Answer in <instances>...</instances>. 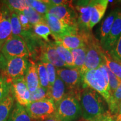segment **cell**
Wrapping results in <instances>:
<instances>
[{"label": "cell", "mask_w": 121, "mask_h": 121, "mask_svg": "<svg viewBox=\"0 0 121 121\" xmlns=\"http://www.w3.org/2000/svg\"><path fill=\"white\" fill-rule=\"evenodd\" d=\"M81 117L87 121H94L107 112L104 99L89 87H85L78 95Z\"/></svg>", "instance_id": "6da1fadb"}, {"label": "cell", "mask_w": 121, "mask_h": 121, "mask_svg": "<svg viewBox=\"0 0 121 121\" xmlns=\"http://www.w3.org/2000/svg\"><path fill=\"white\" fill-rule=\"evenodd\" d=\"M82 75L84 87H89L96 91L108 105L111 99L112 93L108 73L104 63H103L98 69L87 70Z\"/></svg>", "instance_id": "7a4b0ae2"}, {"label": "cell", "mask_w": 121, "mask_h": 121, "mask_svg": "<svg viewBox=\"0 0 121 121\" xmlns=\"http://www.w3.org/2000/svg\"><path fill=\"white\" fill-rule=\"evenodd\" d=\"M55 116L60 121H76L81 116V109L78 95L68 91L56 105Z\"/></svg>", "instance_id": "3957f363"}, {"label": "cell", "mask_w": 121, "mask_h": 121, "mask_svg": "<svg viewBox=\"0 0 121 121\" xmlns=\"http://www.w3.org/2000/svg\"><path fill=\"white\" fill-rule=\"evenodd\" d=\"M29 62L28 57H14L6 60L0 55V71L2 76L11 82L15 79L25 77Z\"/></svg>", "instance_id": "277c9868"}, {"label": "cell", "mask_w": 121, "mask_h": 121, "mask_svg": "<svg viewBox=\"0 0 121 121\" xmlns=\"http://www.w3.org/2000/svg\"><path fill=\"white\" fill-rule=\"evenodd\" d=\"M104 49L100 43L94 37L91 35L86 44V54L84 67L81 69V73L90 69H96L103 63V54Z\"/></svg>", "instance_id": "5b68a950"}, {"label": "cell", "mask_w": 121, "mask_h": 121, "mask_svg": "<svg viewBox=\"0 0 121 121\" xmlns=\"http://www.w3.org/2000/svg\"><path fill=\"white\" fill-rule=\"evenodd\" d=\"M57 76L65 83L67 92L72 91L78 95L84 87L82 75L78 68H58Z\"/></svg>", "instance_id": "8992f818"}, {"label": "cell", "mask_w": 121, "mask_h": 121, "mask_svg": "<svg viewBox=\"0 0 121 121\" xmlns=\"http://www.w3.org/2000/svg\"><path fill=\"white\" fill-rule=\"evenodd\" d=\"M25 109L33 121H42L55 115L56 112V104L51 99L31 102Z\"/></svg>", "instance_id": "52a82bcc"}, {"label": "cell", "mask_w": 121, "mask_h": 121, "mask_svg": "<svg viewBox=\"0 0 121 121\" xmlns=\"http://www.w3.org/2000/svg\"><path fill=\"white\" fill-rule=\"evenodd\" d=\"M0 55L7 60L14 57H28L30 52L28 45L23 39L20 37L11 35L3 45Z\"/></svg>", "instance_id": "ba28073f"}, {"label": "cell", "mask_w": 121, "mask_h": 121, "mask_svg": "<svg viewBox=\"0 0 121 121\" xmlns=\"http://www.w3.org/2000/svg\"><path fill=\"white\" fill-rule=\"evenodd\" d=\"M92 34L91 30L79 29L78 32L62 36L55 41L71 51L86 46L87 42Z\"/></svg>", "instance_id": "9c48e42d"}, {"label": "cell", "mask_w": 121, "mask_h": 121, "mask_svg": "<svg viewBox=\"0 0 121 121\" xmlns=\"http://www.w3.org/2000/svg\"><path fill=\"white\" fill-rule=\"evenodd\" d=\"M47 14L55 16L69 26L78 28V13L72 4V1L66 5L49 7Z\"/></svg>", "instance_id": "30bf717a"}, {"label": "cell", "mask_w": 121, "mask_h": 121, "mask_svg": "<svg viewBox=\"0 0 121 121\" xmlns=\"http://www.w3.org/2000/svg\"><path fill=\"white\" fill-rule=\"evenodd\" d=\"M39 60L43 59L47 60L54 66L58 68L66 67L64 62L59 56L56 49L54 47L53 42H47L41 40L40 42V47H39Z\"/></svg>", "instance_id": "8fae6325"}, {"label": "cell", "mask_w": 121, "mask_h": 121, "mask_svg": "<svg viewBox=\"0 0 121 121\" xmlns=\"http://www.w3.org/2000/svg\"><path fill=\"white\" fill-rule=\"evenodd\" d=\"M45 20L55 40L62 36L77 33L79 31L78 28L67 25L52 15L47 14L45 15Z\"/></svg>", "instance_id": "7c38bea8"}, {"label": "cell", "mask_w": 121, "mask_h": 121, "mask_svg": "<svg viewBox=\"0 0 121 121\" xmlns=\"http://www.w3.org/2000/svg\"><path fill=\"white\" fill-rule=\"evenodd\" d=\"M73 4L78 13L79 29L91 30L90 28V23L92 1H78Z\"/></svg>", "instance_id": "4fadbf2b"}, {"label": "cell", "mask_w": 121, "mask_h": 121, "mask_svg": "<svg viewBox=\"0 0 121 121\" xmlns=\"http://www.w3.org/2000/svg\"><path fill=\"white\" fill-rule=\"evenodd\" d=\"M11 92L16 102L26 107L30 103V93L27 86L25 77L11 81Z\"/></svg>", "instance_id": "5bb4252c"}, {"label": "cell", "mask_w": 121, "mask_h": 121, "mask_svg": "<svg viewBox=\"0 0 121 121\" xmlns=\"http://www.w3.org/2000/svg\"><path fill=\"white\" fill-rule=\"evenodd\" d=\"M0 5V52L3 45L12 35L10 22L11 11L2 3Z\"/></svg>", "instance_id": "9a60e30c"}, {"label": "cell", "mask_w": 121, "mask_h": 121, "mask_svg": "<svg viewBox=\"0 0 121 121\" xmlns=\"http://www.w3.org/2000/svg\"><path fill=\"white\" fill-rule=\"evenodd\" d=\"M121 35V9H119L109 34L105 43L102 45L104 51L110 53Z\"/></svg>", "instance_id": "2e32d148"}, {"label": "cell", "mask_w": 121, "mask_h": 121, "mask_svg": "<svg viewBox=\"0 0 121 121\" xmlns=\"http://www.w3.org/2000/svg\"><path fill=\"white\" fill-rule=\"evenodd\" d=\"M108 0H93L91 9L90 28L91 29L103 17L108 4Z\"/></svg>", "instance_id": "e0dca14e"}, {"label": "cell", "mask_w": 121, "mask_h": 121, "mask_svg": "<svg viewBox=\"0 0 121 121\" xmlns=\"http://www.w3.org/2000/svg\"><path fill=\"white\" fill-rule=\"evenodd\" d=\"M25 79L30 93L34 92L40 87L37 63L32 60H29L28 69L25 76Z\"/></svg>", "instance_id": "ac0fdd59"}, {"label": "cell", "mask_w": 121, "mask_h": 121, "mask_svg": "<svg viewBox=\"0 0 121 121\" xmlns=\"http://www.w3.org/2000/svg\"><path fill=\"white\" fill-rule=\"evenodd\" d=\"M67 93V90L65 83L57 76L54 84L49 89V99L52 100L56 106Z\"/></svg>", "instance_id": "d6986e66"}, {"label": "cell", "mask_w": 121, "mask_h": 121, "mask_svg": "<svg viewBox=\"0 0 121 121\" xmlns=\"http://www.w3.org/2000/svg\"><path fill=\"white\" fill-rule=\"evenodd\" d=\"M118 10L119 9H116L112 10L109 13V15L104 20V22H102V26L100 28V43L102 46L105 43L106 39L109 34L115 19L117 17Z\"/></svg>", "instance_id": "ffe728a7"}, {"label": "cell", "mask_w": 121, "mask_h": 121, "mask_svg": "<svg viewBox=\"0 0 121 121\" xmlns=\"http://www.w3.org/2000/svg\"><path fill=\"white\" fill-rule=\"evenodd\" d=\"M7 121H33L24 106L16 102L13 105Z\"/></svg>", "instance_id": "44dd1931"}, {"label": "cell", "mask_w": 121, "mask_h": 121, "mask_svg": "<svg viewBox=\"0 0 121 121\" xmlns=\"http://www.w3.org/2000/svg\"><path fill=\"white\" fill-rule=\"evenodd\" d=\"M15 98L11 92L0 102V121H7L13 109Z\"/></svg>", "instance_id": "7402d4cb"}, {"label": "cell", "mask_w": 121, "mask_h": 121, "mask_svg": "<svg viewBox=\"0 0 121 121\" xmlns=\"http://www.w3.org/2000/svg\"><path fill=\"white\" fill-rule=\"evenodd\" d=\"M103 60L107 67L121 81V63L113 58L108 52L104 50Z\"/></svg>", "instance_id": "603a6c76"}, {"label": "cell", "mask_w": 121, "mask_h": 121, "mask_svg": "<svg viewBox=\"0 0 121 121\" xmlns=\"http://www.w3.org/2000/svg\"><path fill=\"white\" fill-rule=\"evenodd\" d=\"M53 44L58 53L59 56L64 62L67 68L75 67L73 56L70 50L66 49L61 44L56 41L53 42Z\"/></svg>", "instance_id": "cb8c5ba5"}, {"label": "cell", "mask_w": 121, "mask_h": 121, "mask_svg": "<svg viewBox=\"0 0 121 121\" xmlns=\"http://www.w3.org/2000/svg\"><path fill=\"white\" fill-rule=\"evenodd\" d=\"M33 30L34 34L39 38L43 39L45 42H49L48 38L50 35H52V33L46 22L35 24L33 27Z\"/></svg>", "instance_id": "d4e9b609"}, {"label": "cell", "mask_w": 121, "mask_h": 121, "mask_svg": "<svg viewBox=\"0 0 121 121\" xmlns=\"http://www.w3.org/2000/svg\"><path fill=\"white\" fill-rule=\"evenodd\" d=\"M73 58L75 67L81 70L84 67L86 54V46L71 50Z\"/></svg>", "instance_id": "484cf974"}, {"label": "cell", "mask_w": 121, "mask_h": 121, "mask_svg": "<svg viewBox=\"0 0 121 121\" xmlns=\"http://www.w3.org/2000/svg\"><path fill=\"white\" fill-rule=\"evenodd\" d=\"M10 22L12 29V35L20 37L24 40L25 33L22 30L17 13L15 12L10 13Z\"/></svg>", "instance_id": "4316f807"}, {"label": "cell", "mask_w": 121, "mask_h": 121, "mask_svg": "<svg viewBox=\"0 0 121 121\" xmlns=\"http://www.w3.org/2000/svg\"><path fill=\"white\" fill-rule=\"evenodd\" d=\"M27 6L34 9L38 13L45 17L49 10L47 0H25Z\"/></svg>", "instance_id": "83f0119b"}, {"label": "cell", "mask_w": 121, "mask_h": 121, "mask_svg": "<svg viewBox=\"0 0 121 121\" xmlns=\"http://www.w3.org/2000/svg\"><path fill=\"white\" fill-rule=\"evenodd\" d=\"M11 12L22 13L28 7L25 0H6L0 1Z\"/></svg>", "instance_id": "f1b7e54d"}, {"label": "cell", "mask_w": 121, "mask_h": 121, "mask_svg": "<svg viewBox=\"0 0 121 121\" xmlns=\"http://www.w3.org/2000/svg\"><path fill=\"white\" fill-rule=\"evenodd\" d=\"M121 104V82L117 89L112 94L109 103L108 104L109 111L113 116L117 111L119 106Z\"/></svg>", "instance_id": "f546056e"}, {"label": "cell", "mask_w": 121, "mask_h": 121, "mask_svg": "<svg viewBox=\"0 0 121 121\" xmlns=\"http://www.w3.org/2000/svg\"><path fill=\"white\" fill-rule=\"evenodd\" d=\"M22 13L27 17L33 26L39 22H46L45 16L39 14L31 7L28 6Z\"/></svg>", "instance_id": "4dcf8cb0"}, {"label": "cell", "mask_w": 121, "mask_h": 121, "mask_svg": "<svg viewBox=\"0 0 121 121\" xmlns=\"http://www.w3.org/2000/svg\"><path fill=\"white\" fill-rule=\"evenodd\" d=\"M37 66L40 86L44 87V88L49 89L50 85L49 82V78H48V73L45 66H44L40 60H38Z\"/></svg>", "instance_id": "1f68e13d"}, {"label": "cell", "mask_w": 121, "mask_h": 121, "mask_svg": "<svg viewBox=\"0 0 121 121\" xmlns=\"http://www.w3.org/2000/svg\"><path fill=\"white\" fill-rule=\"evenodd\" d=\"M49 99V89L39 87L34 92L30 93V103Z\"/></svg>", "instance_id": "d6a6232c"}, {"label": "cell", "mask_w": 121, "mask_h": 121, "mask_svg": "<svg viewBox=\"0 0 121 121\" xmlns=\"http://www.w3.org/2000/svg\"><path fill=\"white\" fill-rule=\"evenodd\" d=\"M11 83L5 77L0 78V102L8 96L11 92Z\"/></svg>", "instance_id": "836d02e7"}, {"label": "cell", "mask_w": 121, "mask_h": 121, "mask_svg": "<svg viewBox=\"0 0 121 121\" xmlns=\"http://www.w3.org/2000/svg\"><path fill=\"white\" fill-rule=\"evenodd\" d=\"M39 60H40L42 62L47 69L48 78H49L50 87H51L52 86V85L54 84L57 78L56 67L54 66L52 64H51V63H49V62H48L47 60H43V59H40Z\"/></svg>", "instance_id": "e575fe53"}, {"label": "cell", "mask_w": 121, "mask_h": 121, "mask_svg": "<svg viewBox=\"0 0 121 121\" xmlns=\"http://www.w3.org/2000/svg\"><path fill=\"white\" fill-rule=\"evenodd\" d=\"M105 66L108 75L110 90V91H111L112 94L115 91V90L117 89V87H118L119 84H120V83L121 82V81L114 75V73L110 71L109 69L107 67V66H106L105 65Z\"/></svg>", "instance_id": "d590c367"}, {"label": "cell", "mask_w": 121, "mask_h": 121, "mask_svg": "<svg viewBox=\"0 0 121 121\" xmlns=\"http://www.w3.org/2000/svg\"><path fill=\"white\" fill-rule=\"evenodd\" d=\"M17 13L18 16H19V19L21 25L22 26V30H23L24 32L28 33L33 31V26L30 24L26 16L22 13Z\"/></svg>", "instance_id": "8d00e7d4"}, {"label": "cell", "mask_w": 121, "mask_h": 121, "mask_svg": "<svg viewBox=\"0 0 121 121\" xmlns=\"http://www.w3.org/2000/svg\"><path fill=\"white\" fill-rule=\"evenodd\" d=\"M109 54L115 60L121 62V35Z\"/></svg>", "instance_id": "74e56055"}, {"label": "cell", "mask_w": 121, "mask_h": 121, "mask_svg": "<svg viewBox=\"0 0 121 121\" xmlns=\"http://www.w3.org/2000/svg\"><path fill=\"white\" fill-rule=\"evenodd\" d=\"M49 7L59 6L66 5L70 4L72 1H66V0H47Z\"/></svg>", "instance_id": "f35d334b"}, {"label": "cell", "mask_w": 121, "mask_h": 121, "mask_svg": "<svg viewBox=\"0 0 121 121\" xmlns=\"http://www.w3.org/2000/svg\"><path fill=\"white\" fill-rule=\"evenodd\" d=\"M94 121H114V120L112 115L110 114L109 111L108 110L107 112Z\"/></svg>", "instance_id": "ab89813d"}, {"label": "cell", "mask_w": 121, "mask_h": 121, "mask_svg": "<svg viewBox=\"0 0 121 121\" xmlns=\"http://www.w3.org/2000/svg\"><path fill=\"white\" fill-rule=\"evenodd\" d=\"M114 121H121V104L119 106L117 111L113 116Z\"/></svg>", "instance_id": "60d3db41"}, {"label": "cell", "mask_w": 121, "mask_h": 121, "mask_svg": "<svg viewBox=\"0 0 121 121\" xmlns=\"http://www.w3.org/2000/svg\"><path fill=\"white\" fill-rule=\"evenodd\" d=\"M42 121H60L57 118L55 115H54V116H50V117L44 119Z\"/></svg>", "instance_id": "b9f144b4"}, {"label": "cell", "mask_w": 121, "mask_h": 121, "mask_svg": "<svg viewBox=\"0 0 121 121\" xmlns=\"http://www.w3.org/2000/svg\"><path fill=\"white\" fill-rule=\"evenodd\" d=\"M2 76V73H1V71H0V78H1Z\"/></svg>", "instance_id": "7bdbcfd3"}, {"label": "cell", "mask_w": 121, "mask_h": 121, "mask_svg": "<svg viewBox=\"0 0 121 121\" xmlns=\"http://www.w3.org/2000/svg\"><path fill=\"white\" fill-rule=\"evenodd\" d=\"M85 121V120H84V119H81V120H80V121Z\"/></svg>", "instance_id": "ee69618b"}, {"label": "cell", "mask_w": 121, "mask_h": 121, "mask_svg": "<svg viewBox=\"0 0 121 121\" xmlns=\"http://www.w3.org/2000/svg\"><path fill=\"white\" fill-rule=\"evenodd\" d=\"M117 61H118V60H117ZM118 62H120V63H121V62H120V61H118Z\"/></svg>", "instance_id": "f6af8a7d"}]
</instances>
